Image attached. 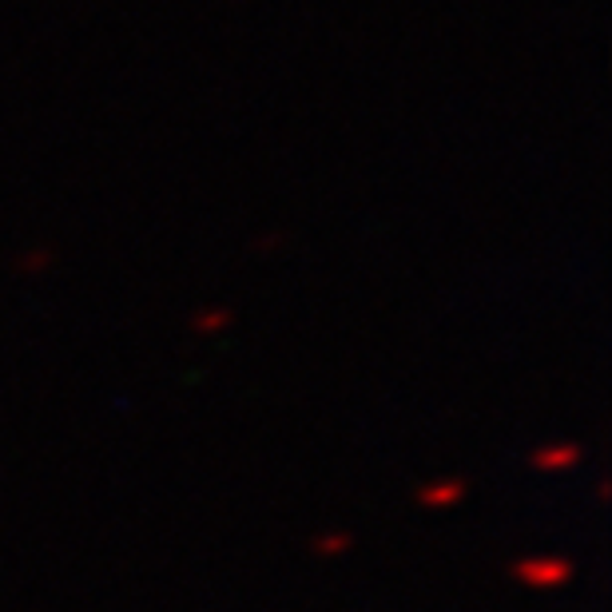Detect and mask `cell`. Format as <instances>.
I'll return each instance as SVG.
<instances>
[{
	"label": "cell",
	"mask_w": 612,
	"mask_h": 612,
	"mask_svg": "<svg viewBox=\"0 0 612 612\" xmlns=\"http://www.w3.org/2000/svg\"><path fill=\"white\" fill-rule=\"evenodd\" d=\"M513 573H518L525 584H541V589H549V584H565L569 573H573V565L553 556V561H521Z\"/></svg>",
	"instance_id": "cell-1"
},
{
	"label": "cell",
	"mask_w": 612,
	"mask_h": 612,
	"mask_svg": "<svg viewBox=\"0 0 612 612\" xmlns=\"http://www.w3.org/2000/svg\"><path fill=\"white\" fill-rule=\"evenodd\" d=\"M576 450H565V453H538V465H549V470H556V465L573 462Z\"/></svg>",
	"instance_id": "cell-2"
},
{
	"label": "cell",
	"mask_w": 612,
	"mask_h": 612,
	"mask_svg": "<svg viewBox=\"0 0 612 612\" xmlns=\"http://www.w3.org/2000/svg\"><path fill=\"white\" fill-rule=\"evenodd\" d=\"M458 493H462V485H442V490H425L422 501H450L458 498Z\"/></svg>",
	"instance_id": "cell-3"
}]
</instances>
